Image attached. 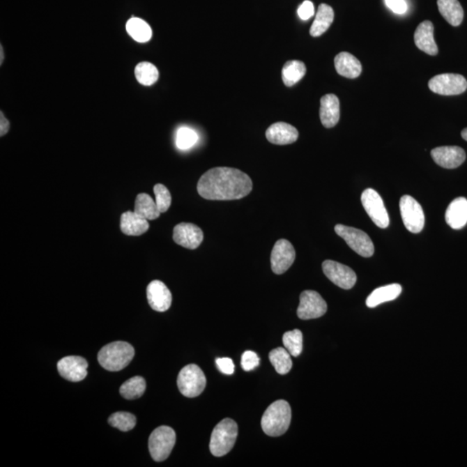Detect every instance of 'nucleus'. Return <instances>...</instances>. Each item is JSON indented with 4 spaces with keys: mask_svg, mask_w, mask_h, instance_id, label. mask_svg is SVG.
<instances>
[{
    "mask_svg": "<svg viewBox=\"0 0 467 467\" xmlns=\"http://www.w3.org/2000/svg\"><path fill=\"white\" fill-rule=\"evenodd\" d=\"M197 188L204 199L237 200L249 195L253 183L249 175L238 169L215 167L200 178Z\"/></svg>",
    "mask_w": 467,
    "mask_h": 467,
    "instance_id": "nucleus-1",
    "label": "nucleus"
},
{
    "mask_svg": "<svg viewBox=\"0 0 467 467\" xmlns=\"http://www.w3.org/2000/svg\"><path fill=\"white\" fill-rule=\"evenodd\" d=\"M292 419V411L289 402L279 400L272 404L261 419V427L268 436H282L289 429Z\"/></svg>",
    "mask_w": 467,
    "mask_h": 467,
    "instance_id": "nucleus-2",
    "label": "nucleus"
},
{
    "mask_svg": "<svg viewBox=\"0 0 467 467\" xmlns=\"http://www.w3.org/2000/svg\"><path fill=\"white\" fill-rule=\"evenodd\" d=\"M134 347L124 341H116L104 346L98 353L99 364L109 372H120L134 358Z\"/></svg>",
    "mask_w": 467,
    "mask_h": 467,
    "instance_id": "nucleus-3",
    "label": "nucleus"
},
{
    "mask_svg": "<svg viewBox=\"0 0 467 467\" xmlns=\"http://www.w3.org/2000/svg\"><path fill=\"white\" fill-rule=\"evenodd\" d=\"M238 426L235 420L224 419L215 427L211 434L210 450L215 457H222L231 452L235 445Z\"/></svg>",
    "mask_w": 467,
    "mask_h": 467,
    "instance_id": "nucleus-4",
    "label": "nucleus"
},
{
    "mask_svg": "<svg viewBox=\"0 0 467 467\" xmlns=\"http://www.w3.org/2000/svg\"><path fill=\"white\" fill-rule=\"evenodd\" d=\"M178 387L183 396L193 398L200 396L206 387V377L196 365H186L178 376Z\"/></svg>",
    "mask_w": 467,
    "mask_h": 467,
    "instance_id": "nucleus-5",
    "label": "nucleus"
},
{
    "mask_svg": "<svg viewBox=\"0 0 467 467\" xmlns=\"http://www.w3.org/2000/svg\"><path fill=\"white\" fill-rule=\"evenodd\" d=\"M176 443V433L170 427L161 426L151 434L148 447L154 461L161 462L170 456Z\"/></svg>",
    "mask_w": 467,
    "mask_h": 467,
    "instance_id": "nucleus-6",
    "label": "nucleus"
},
{
    "mask_svg": "<svg viewBox=\"0 0 467 467\" xmlns=\"http://www.w3.org/2000/svg\"><path fill=\"white\" fill-rule=\"evenodd\" d=\"M337 236L346 240L348 246L362 257H372L375 252L374 244L367 234L360 229L349 227L343 224L335 226Z\"/></svg>",
    "mask_w": 467,
    "mask_h": 467,
    "instance_id": "nucleus-7",
    "label": "nucleus"
},
{
    "mask_svg": "<svg viewBox=\"0 0 467 467\" xmlns=\"http://www.w3.org/2000/svg\"><path fill=\"white\" fill-rule=\"evenodd\" d=\"M402 221L408 231L418 234L425 225V215L420 204L414 197L405 195L400 200Z\"/></svg>",
    "mask_w": 467,
    "mask_h": 467,
    "instance_id": "nucleus-8",
    "label": "nucleus"
},
{
    "mask_svg": "<svg viewBox=\"0 0 467 467\" xmlns=\"http://www.w3.org/2000/svg\"><path fill=\"white\" fill-rule=\"evenodd\" d=\"M362 206L374 224L381 229L390 225V217L382 197L373 189H366L361 196Z\"/></svg>",
    "mask_w": 467,
    "mask_h": 467,
    "instance_id": "nucleus-9",
    "label": "nucleus"
},
{
    "mask_svg": "<svg viewBox=\"0 0 467 467\" xmlns=\"http://www.w3.org/2000/svg\"><path fill=\"white\" fill-rule=\"evenodd\" d=\"M431 91L441 95H458L467 89V81L461 75L441 74L429 82Z\"/></svg>",
    "mask_w": 467,
    "mask_h": 467,
    "instance_id": "nucleus-10",
    "label": "nucleus"
},
{
    "mask_svg": "<svg viewBox=\"0 0 467 467\" xmlns=\"http://www.w3.org/2000/svg\"><path fill=\"white\" fill-rule=\"evenodd\" d=\"M327 311V304L316 291L307 290L300 294L297 315L303 321L322 317Z\"/></svg>",
    "mask_w": 467,
    "mask_h": 467,
    "instance_id": "nucleus-11",
    "label": "nucleus"
},
{
    "mask_svg": "<svg viewBox=\"0 0 467 467\" xmlns=\"http://www.w3.org/2000/svg\"><path fill=\"white\" fill-rule=\"evenodd\" d=\"M323 272L330 282L341 289L349 290L357 282V275L347 266L339 262L326 260L322 264Z\"/></svg>",
    "mask_w": 467,
    "mask_h": 467,
    "instance_id": "nucleus-12",
    "label": "nucleus"
},
{
    "mask_svg": "<svg viewBox=\"0 0 467 467\" xmlns=\"http://www.w3.org/2000/svg\"><path fill=\"white\" fill-rule=\"evenodd\" d=\"M296 253L289 240L280 239L276 242L271 253V268L276 275L289 270L296 261Z\"/></svg>",
    "mask_w": 467,
    "mask_h": 467,
    "instance_id": "nucleus-13",
    "label": "nucleus"
},
{
    "mask_svg": "<svg viewBox=\"0 0 467 467\" xmlns=\"http://www.w3.org/2000/svg\"><path fill=\"white\" fill-rule=\"evenodd\" d=\"M88 362L79 355H69L57 362L61 376L70 382H80L88 375Z\"/></svg>",
    "mask_w": 467,
    "mask_h": 467,
    "instance_id": "nucleus-14",
    "label": "nucleus"
},
{
    "mask_svg": "<svg viewBox=\"0 0 467 467\" xmlns=\"http://www.w3.org/2000/svg\"><path fill=\"white\" fill-rule=\"evenodd\" d=\"M174 240L188 250H196L204 240V233L199 226L182 222L174 229Z\"/></svg>",
    "mask_w": 467,
    "mask_h": 467,
    "instance_id": "nucleus-15",
    "label": "nucleus"
},
{
    "mask_svg": "<svg viewBox=\"0 0 467 467\" xmlns=\"http://www.w3.org/2000/svg\"><path fill=\"white\" fill-rule=\"evenodd\" d=\"M147 300L154 311L167 312L171 307L172 296L171 291L160 280H153L147 286Z\"/></svg>",
    "mask_w": 467,
    "mask_h": 467,
    "instance_id": "nucleus-16",
    "label": "nucleus"
},
{
    "mask_svg": "<svg viewBox=\"0 0 467 467\" xmlns=\"http://www.w3.org/2000/svg\"><path fill=\"white\" fill-rule=\"evenodd\" d=\"M434 162L445 169H454L464 163L465 151L459 146H441L431 151Z\"/></svg>",
    "mask_w": 467,
    "mask_h": 467,
    "instance_id": "nucleus-17",
    "label": "nucleus"
},
{
    "mask_svg": "<svg viewBox=\"0 0 467 467\" xmlns=\"http://www.w3.org/2000/svg\"><path fill=\"white\" fill-rule=\"evenodd\" d=\"M266 137L275 145H289L299 138V132L292 125L285 122H277L270 125L266 132Z\"/></svg>",
    "mask_w": 467,
    "mask_h": 467,
    "instance_id": "nucleus-18",
    "label": "nucleus"
},
{
    "mask_svg": "<svg viewBox=\"0 0 467 467\" xmlns=\"http://www.w3.org/2000/svg\"><path fill=\"white\" fill-rule=\"evenodd\" d=\"M434 31L433 23L427 20L418 25L414 35L415 45L430 56H436L439 52L434 40Z\"/></svg>",
    "mask_w": 467,
    "mask_h": 467,
    "instance_id": "nucleus-19",
    "label": "nucleus"
},
{
    "mask_svg": "<svg viewBox=\"0 0 467 467\" xmlns=\"http://www.w3.org/2000/svg\"><path fill=\"white\" fill-rule=\"evenodd\" d=\"M321 123L326 128L335 127L340 118L339 100L333 93H328L321 100L319 110Z\"/></svg>",
    "mask_w": 467,
    "mask_h": 467,
    "instance_id": "nucleus-20",
    "label": "nucleus"
},
{
    "mask_svg": "<svg viewBox=\"0 0 467 467\" xmlns=\"http://www.w3.org/2000/svg\"><path fill=\"white\" fill-rule=\"evenodd\" d=\"M445 222L454 229L464 228L467 224V199L458 197L449 204L445 211Z\"/></svg>",
    "mask_w": 467,
    "mask_h": 467,
    "instance_id": "nucleus-21",
    "label": "nucleus"
},
{
    "mask_svg": "<svg viewBox=\"0 0 467 467\" xmlns=\"http://www.w3.org/2000/svg\"><path fill=\"white\" fill-rule=\"evenodd\" d=\"M149 222L135 212L127 211L121 215V229L127 236H139L149 229Z\"/></svg>",
    "mask_w": 467,
    "mask_h": 467,
    "instance_id": "nucleus-22",
    "label": "nucleus"
},
{
    "mask_svg": "<svg viewBox=\"0 0 467 467\" xmlns=\"http://www.w3.org/2000/svg\"><path fill=\"white\" fill-rule=\"evenodd\" d=\"M334 63L337 73L344 77L355 79L361 75V63L350 53H339L334 59Z\"/></svg>",
    "mask_w": 467,
    "mask_h": 467,
    "instance_id": "nucleus-23",
    "label": "nucleus"
},
{
    "mask_svg": "<svg viewBox=\"0 0 467 467\" xmlns=\"http://www.w3.org/2000/svg\"><path fill=\"white\" fill-rule=\"evenodd\" d=\"M401 290V286L399 284H390V285L378 287L369 294L366 300V305L369 308H374L381 304L396 300L400 296Z\"/></svg>",
    "mask_w": 467,
    "mask_h": 467,
    "instance_id": "nucleus-24",
    "label": "nucleus"
},
{
    "mask_svg": "<svg viewBox=\"0 0 467 467\" xmlns=\"http://www.w3.org/2000/svg\"><path fill=\"white\" fill-rule=\"evenodd\" d=\"M334 20V12L332 7L326 3H321L316 13L315 20L310 29L312 37H321L328 30Z\"/></svg>",
    "mask_w": 467,
    "mask_h": 467,
    "instance_id": "nucleus-25",
    "label": "nucleus"
},
{
    "mask_svg": "<svg viewBox=\"0 0 467 467\" xmlns=\"http://www.w3.org/2000/svg\"><path fill=\"white\" fill-rule=\"evenodd\" d=\"M441 15L452 26H459L464 19V10L458 0H438Z\"/></svg>",
    "mask_w": 467,
    "mask_h": 467,
    "instance_id": "nucleus-26",
    "label": "nucleus"
},
{
    "mask_svg": "<svg viewBox=\"0 0 467 467\" xmlns=\"http://www.w3.org/2000/svg\"><path fill=\"white\" fill-rule=\"evenodd\" d=\"M135 212L146 220H155L161 214L156 202L146 193H140L136 197Z\"/></svg>",
    "mask_w": 467,
    "mask_h": 467,
    "instance_id": "nucleus-27",
    "label": "nucleus"
},
{
    "mask_svg": "<svg viewBox=\"0 0 467 467\" xmlns=\"http://www.w3.org/2000/svg\"><path fill=\"white\" fill-rule=\"evenodd\" d=\"M307 68L301 61H289L283 66L282 80L287 87H292L305 77Z\"/></svg>",
    "mask_w": 467,
    "mask_h": 467,
    "instance_id": "nucleus-28",
    "label": "nucleus"
},
{
    "mask_svg": "<svg viewBox=\"0 0 467 467\" xmlns=\"http://www.w3.org/2000/svg\"><path fill=\"white\" fill-rule=\"evenodd\" d=\"M127 31L128 34L139 43L148 42L153 35L150 25L138 17H132L128 21Z\"/></svg>",
    "mask_w": 467,
    "mask_h": 467,
    "instance_id": "nucleus-29",
    "label": "nucleus"
},
{
    "mask_svg": "<svg viewBox=\"0 0 467 467\" xmlns=\"http://www.w3.org/2000/svg\"><path fill=\"white\" fill-rule=\"evenodd\" d=\"M146 383L142 376H136L125 381L122 384L120 393L122 397L128 400H135L143 396L146 391Z\"/></svg>",
    "mask_w": 467,
    "mask_h": 467,
    "instance_id": "nucleus-30",
    "label": "nucleus"
},
{
    "mask_svg": "<svg viewBox=\"0 0 467 467\" xmlns=\"http://www.w3.org/2000/svg\"><path fill=\"white\" fill-rule=\"evenodd\" d=\"M269 360L274 366L275 371L280 375H286L292 369L293 362L291 354L286 348H276L269 353Z\"/></svg>",
    "mask_w": 467,
    "mask_h": 467,
    "instance_id": "nucleus-31",
    "label": "nucleus"
},
{
    "mask_svg": "<svg viewBox=\"0 0 467 467\" xmlns=\"http://www.w3.org/2000/svg\"><path fill=\"white\" fill-rule=\"evenodd\" d=\"M135 77L140 84L151 86L159 79V71L153 63L143 62L135 68Z\"/></svg>",
    "mask_w": 467,
    "mask_h": 467,
    "instance_id": "nucleus-32",
    "label": "nucleus"
},
{
    "mask_svg": "<svg viewBox=\"0 0 467 467\" xmlns=\"http://www.w3.org/2000/svg\"><path fill=\"white\" fill-rule=\"evenodd\" d=\"M283 344L293 357H299L303 351V334L296 329L283 335Z\"/></svg>",
    "mask_w": 467,
    "mask_h": 467,
    "instance_id": "nucleus-33",
    "label": "nucleus"
},
{
    "mask_svg": "<svg viewBox=\"0 0 467 467\" xmlns=\"http://www.w3.org/2000/svg\"><path fill=\"white\" fill-rule=\"evenodd\" d=\"M109 423L111 426L122 431V432H128V431L135 429L136 418L130 413L117 412L110 416Z\"/></svg>",
    "mask_w": 467,
    "mask_h": 467,
    "instance_id": "nucleus-34",
    "label": "nucleus"
},
{
    "mask_svg": "<svg viewBox=\"0 0 467 467\" xmlns=\"http://www.w3.org/2000/svg\"><path fill=\"white\" fill-rule=\"evenodd\" d=\"M199 140V135L193 129L183 127L178 129L176 135V146L179 150H188Z\"/></svg>",
    "mask_w": 467,
    "mask_h": 467,
    "instance_id": "nucleus-35",
    "label": "nucleus"
},
{
    "mask_svg": "<svg viewBox=\"0 0 467 467\" xmlns=\"http://www.w3.org/2000/svg\"><path fill=\"white\" fill-rule=\"evenodd\" d=\"M154 194L156 197V204L161 213L169 210L171 204V196L169 190L164 185L158 184L154 186Z\"/></svg>",
    "mask_w": 467,
    "mask_h": 467,
    "instance_id": "nucleus-36",
    "label": "nucleus"
},
{
    "mask_svg": "<svg viewBox=\"0 0 467 467\" xmlns=\"http://www.w3.org/2000/svg\"><path fill=\"white\" fill-rule=\"evenodd\" d=\"M260 365V358L256 352L247 351L244 352L242 357V367L244 371L251 372Z\"/></svg>",
    "mask_w": 467,
    "mask_h": 467,
    "instance_id": "nucleus-37",
    "label": "nucleus"
},
{
    "mask_svg": "<svg viewBox=\"0 0 467 467\" xmlns=\"http://www.w3.org/2000/svg\"><path fill=\"white\" fill-rule=\"evenodd\" d=\"M315 13L314 6L312 2L309 1V0H305L301 5L299 8H298V15L303 20H310L312 17H314Z\"/></svg>",
    "mask_w": 467,
    "mask_h": 467,
    "instance_id": "nucleus-38",
    "label": "nucleus"
},
{
    "mask_svg": "<svg viewBox=\"0 0 467 467\" xmlns=\"http://www.w3.org/2000/svg\"><path fill=\"white\" fill-rule=\"evenodd\" d=\"M215 362H217L219 371L225 374V375H232L235 372V365H234L231 358H217Z\"/></svg>",
    "mask_w": 467,
    "mask_h": 467,
    "instance_id": "nucleus-39",
    "label": "nucleus"
},
{
    "mask_svg": "<svg viewBox=\"0 0 467 467\" xmlns=\"http://www.w3.org/2000/svg\"><path fill=\"white\" fill-rule=\"evenodd\" d=\"M388 8L392 10L394 13L404 14L408 10V5L405 0H385Z\"/></svg>",
    "mask_w": 467,
    "mask_h": 467,
    "instance_id": "nucleus-40",
    "label": "nucleus"
},
{
    "mask_svg": "<svg viewBox=\"0 0 467 467\" xmlns=\"http://www.w3.org/2000/svg\"><path fill=\"white\" fill-rule=\"evenodd\" d=\"M9 129V121L3 116V112L0 113V136L3 137V135H6L8 132Z\"/></svg>",
    "mask_w": 467,
    "mask_h": 467,
    "instance_id": "nucleus-41",
    "label": "nucleus"
},
{
    "mask_svg": "<svg viewBox=\"0 0 467 467\" xmlns=\"http://www.w3.org/2000/svg\"><path fill=\"white\" fill-rule=\"evenodd\" d=\"M3 47L0 46V64L3 63Z\"/></svg>",
    "mask_w": 467,
    "mask_h": 467,
    "instance_id": "nucleus-42",
    "label": "nucleus"
},
{
    "mask_svg": "<svg viewBox=\"0 0 467 467\" xmlns=\"http://www.w3.org/2000/svg\"><path fill=\"white\" fill-rule=\"evenodd\" d=\"M461 136L462 138L466 140L467 141V128L464 129V130L462 131L461 132Z\"/></svg>",
    "mask_w": 467,
    "mask_h": 467,
    "instance_id": "nucleus-43",
    "label": "nucleus"
}]
</instances>
